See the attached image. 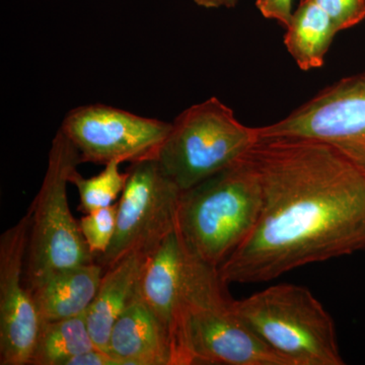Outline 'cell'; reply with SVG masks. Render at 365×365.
<instances>
[{"label":"cell","instance_id":"6da1fadb","mask_svg":"<svg viewBox=\"0 0 365 365\" xmlns=\"http://www.w3.org/2000/svg\"><path fill=\"white\" fill-rule=\"evenodd\" d=\"M247 157L263 204L252 234L218 268L225 284L267 282L365 251V176L332 146L260 137Z\"/></svg>","mask_w":365,"mask_h":365},{"label":"cell","instance_id":"7a4b0ae2","mask_svg":"<svg viewBox=\"0 0 365 365\" xmlns=\"http://www.w3.org/2000/svg\"><path fill=\"white\" fill-rule=\"evenodd\" d=\"M262 204L260 177L246 153L182 191L177 230L192 253L220 268L253 232Z\"/></svg>","mask_w":365,"mask_h":365},{"label":"cell","instance_id":"3957f363","mask_svg":"<svg viewBox=\"0 0 365 365\" xmlns=\"http://www.w3.org/2000/svg\"><path fill=\"white\" fill-rule=\"evenodd\" d=\"M237 314L290 365H343L332 317L307 287L282 283L234 300Z\"/></svg>","mask_w":365,"mask_h":365},{"label":"cell","instance_id":"277c9868","mask_svg":"<svg viewBox=\"0 0 365 365\" xmlns=\"http://www.w3.org/2000/svg\"><path fill=\"white\" fill-rule=\"evenodd\" d=\"M79 163L78 150L59 129L52 140L42 185L28 209L31 225L25 277L30 289L53 271L95 262L67 198L69 178Z\"/></svg>","mask_w":365,"mask_h":365},{"label":"cell","instance_id":"5b68a950","mask_svg":"<svg viewBox=\"0 0 365 365\" xmlns=\"http://www.w3.org/2000/svg\"><path fill=\"white\" fill-rule=\"evenodd\" d=\"M259 138L258 128L241 123L230 107L210 98L174 120L155 160L186 191L244 157Z\"/></svg>","mask_w":365,"mask_h":365},{"label":"cell","instance_id":"8992f818","mask_svg":"<svg viewBox=\"0 0 365 365\" xmlns=\"http://www.w3.org/2000/svg\"><path fill=\"white\" fill-rule=\"evenodd\" d=\"M218 269L192 287L186 323L190 365H290L237 314Z\"/></svg>","mask_w":365,"mask_h":365},{"label":"cell","instance_id":"52a82bcc","mask_svg":"<svg viewBox=\"0 0 365 365\" xmlns=\"http://www.w3.org/2000/svg\"><path fill=\"white\" fill-rule=\"evenodd\" d=\"M117 202L114 239L97 262L107 270L131 254L150 256L178 227L182 191L155 158L131 163Z\"/></svg>","mask_w":365,"mask_h":365},{"label":"cell","instance_id":"ba28073f","mask_svg":"<svg viewBox=\"0 0 365 365\" xmlns=\"http://www.w3.org/2000/svg\"><path fill=\"white\" fill-rule=\"evenodd\" d=\"M258 130L260 137H302L328 144L365 176V73L327 86L288 116Z\"/></svg>","mask_w":365,"mask_h":365},{"label":"cell","instance_id":"9c48e42d","mask_svg":"<svg viewBox=\"0 0 365 365\" xmlns=\"http://www.w3.org/2000/svg\"><path fill=\"white\" fill-rule=\"evenodd\" d=\"M170 129L172 123L103 104L71 110L60 126L78 150L81 163L104 165L113 160H153Z\"/></svg>","mask_w":365,"mask_h":365},{"label":"cell","instance_id":"30bf717a","mask_svg":"<svg viewBox=\"0 0 365 365\" xmlns=\"http://www.w3.org/2000/svg\"><path fill=\"white\" fill-rule=\"evenodd\" d=\"M30 225L28 210L0 235V365H30L40 331L39 313L25 277Z\"/></svg>","mask_w":365,"mask_h":365},{"label":"cell","instance_id":"8fae6325","mask_svg":"<svg viewBox=\"0 0 365 365\" xmlns=\"http://www.w3.org/2000/svg\"><path fill=\"white\" fill-rule=\"evenodd\" d=\"M198 257L178 230L146 259L138 292L167 336L173 365H190L186 345L190 283Z\"/></svg>","mask_w":365,"mask_h":365},{"label":"cell","instance_id":"7c38bea8","mask_svg":"<svg viewBox=\"0 0 365 365\" xmlns=\"http://www.w3.org/2000/svg\"><path fill=\"white\" fill-rule=\"evenodd\" d=\"M109 352L122 365H173L167 336L138 292L113 326Z\"/></svg>","mask_w":365,"mask_h":365},{"label":"cell","instance_id":"4fadbf2b","mask_svg":"<svg viewBox=\"0 0 365 365\" xmlns=\"http://www.w3.org/2000/svg\"><path fill=\"white\" fill-rule=\"evenodd\" d=\"M105 270L98 262L53 271L31 288L41 323L86 314Z\"/></svg>","mask_w":365,"mask_h":365},{"label":"cell","instance_id":"5bb4252c","mask_svg":"<svg viewBox=\"0 0 365 365\" xmlns=\"http://www.w3.org/2000/svg\"><path fill=\"white\" fill-rule=\"evenodd\" d=\"M148 257L129 255L103 274L97 294L86 314L91 340L98 349L109 352L113 326L138 292Z\"/></svg>","mask_w":365,"mask_h":365},{"label":"cell","instance_id":"9a60e30c","mask_svg":"<svg viewBox=\"0 0 365 365\" xmlns=\"http://www.w3.org/2000/svg\"><path fill=\"white\" fill-rule=\"evenodd\" d=\"M328 14L314 0H300L287 26L284 45L302 71L319 68L337 34Z\"/></svg>","mask_w":365,"mask_h":365},{"label":"cell","instance_id":"2e32d148","mask_svg":"<svg viewBox=\"0 0 365 365\" xmlns=\"http://www.w3.org/2000/svg\"><path fill=\"white\" fill-rule=\"evenodd\" d=\"M93 348L86 314L42 322L30 365H66Z\"/></svg>","mask_w":365,"mask_h":365},{"label":"cell","instance_id":"e0dca14e","mask_svg":"<svg viewBox=\"0 0 365 365\" xmlns=\"http://www.w3.org/2000/svg\"><path fill=\"white\" fill-rule=\"evenodd\" d=\"M118 160L105 165V169L91 178H83L78 169L71 173L69 182L73 184L79 194V210L90 213L97 209L108 207L114 204L128 179V172L122 173Z\"/></svg>","mask_w":365,"mask_h":365},{"label":"cell","instance_id":"ac0fdd59","mask_svg":"<svg viewBox=\"0 0 365 365\" xmlns=\"http://www.w3.org/2000/svg\"><path fill=\"white\" fill-rule=\"evenodd\" d=\"M117 203L86 213L79 220L81 234L96 258L105 254L114 239L117 225Z\"/></svg>","mask_w":365,"mask_h":365},{"label":"cell","instance_id":"d6986e66","mask_svg":"<svg viewBox=\"0 0 365 365\" xmlns=\"http://www.w3.org/2000/svg\"><path fill=\"white\" fill-rule=\"evenodd\" d=\"M332 20L336 30H347L365 19V0H314Z\"/></svg>","mask_w":365,"mask_h":365},{"label":"cell","instance_id":"ffe728a7","mask_svg":"<svg viewBox=\"0 0 365 365\" xmlns=\"http://www.w3.org/2000/svg\"><path fill=\"white\" fill-rule=\"evenodd\" d=\"M260 13L269 20L278 21L287 28L292 16V0H257Z\"/></svg>","mask_w":365,"mask_h":365},{"label":"cell","instance_id":"44dd1931","mask_svg":"<svg viewBox=\"0 0 365 365\" xmlns=\"http://www.w3.org/2000/svg\"><path fill=\"white\" fill-rule=\"evenodd\" d=\"M66 365H122L114 355L104 350L93 348L90 351L72 357Z\"/></svg>","mask_w":365,"mask_h":365},{"label":"cell","instance_id":"7402d4cb","mask_svg":"<svg viewBox=\"0 0 365 365\" xmlns=\"http://www.w3.org/2000/svg\"><path fill=\"white\" fill-rule=\"evenodd\" d=\"M193 1L197 6L206 7V9H218V7L232 9L239 0H193Z\"/></svg>","mask_w":365,"mask_h":365}]
</instances>
